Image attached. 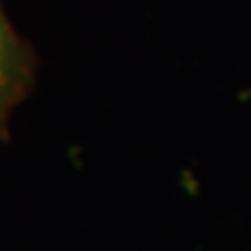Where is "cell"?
Returning a JSON list of instances; mask_svg holds the SVG:
<instances>
[{"label":"cell","instance_id":"6da1fadb","mask_svg":"<svg viewBox=\"0 0 251 251\" xmlns=\"http://www.w3.org/2000/svg\"><path fill=\"white\" fill-rule=\"evenodd\" d=\"M15 69V57H13V44L9 38V31L4 27V21L0 17V99L9 90Z\"/></svg>","mask_w":251,"mask_h":251}]
</instances>
